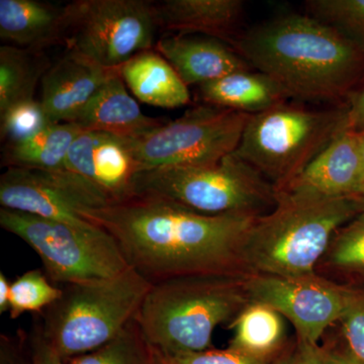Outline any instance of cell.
<instances>
[{"label":"cell","instance_id":"cell-3","mask_svg":"<svg viewBox=\"0 0 364 364\" xmlns=\"http://www.w3.org/2000/svg\"><path fill=\"white\" fill-rule=\"evenodd\" d=\"M364 212L360 196L344 198L277 191L272 210L259 215L241 251L244 272L280 277L315 274L337 232Z\"/></svg>","mask_w":364,"mask_h":364},{"label":"cell","instance_id":"cell-34","mask_svg":"<svg viewBox=\"0 0 364 364\" xmlns=\"http://www.w3.org/2000/svg\"><path fill=\"white\" fill-rule=\"evenodd\" d=\"M294 364H325L324 349L321 348L318 344L298 342Z\"/></svg>","mask_w":364,"mask_h":364},{"label":"cell","instance_id":"cell-39","mask_svg":"<svg viewBox=\"0 0 364 364\" xmlns=\"http://www.w3.org/2000/svg\"><path fill=\"white\" fill-rule=\"evenodd\" d=\"M361 139V158H363V176H361L360 186H359V196L364 193V131L359 132Z\"/></svg>","mask_w":364,"mask_h":364},{"label":"cell","instance_id":"cell-19","mask_svg":"<svg viewBox=\"0 0 364 364\" xmlns=\"http://www.w3.org/2000/svg\"><path fill=\"white\" fill-rule=\"evenodd\" d=\"M65 6L38 0H0V38L6 45L44 51L63 45Z\"/></svg>","mask_w":364,"mask_h":364},{"label":"cell","instance_id":"cell-30","mask_svg":"<svg viewBox=\"0 0 364 364\" xmlns=\"http://www.w3.org/2000/svg\"><path fill=\"white\" fill-rule=\"evenodd\" d=\"M161 354V353H160ZM162 364H272L275 359L254 358L236 349L210 348L177 355H163Z\"/></svg>","mask_w":364,"mask_h":364},{"label":"cell","instance_id":"cell-11","mask_svg":"<svg viewBox=\"0 0 364 364\" xmlns=\"http://www.w3.org/2000/svg\"><path fill=\"white\" fill-rule=\"evenodd\" d=\"M250 303L274 309L293 324L299 343L318 344L326 330L342 316L352 291L315 274L280 277L250 273L244 277Z\"/></svg>","mask_w":364,"mask_h":364},{"label":"cell","instance_id":"cell-25","mask_svg":"<svg viewBox=\"0 0 364 364\" xmlns=\"http://www.w3.org/2000/svg\"><path fill=\"white\" fill-rule=\"evenodd\" d=\"M65 364H162V359L160 352L145 338L134 318L109 343L69 359Z\"/></svg>","mask_w":364,"mask_h":364},{"label":"cell","instance_id":"cell-16","mask_svg":"<svg viewBox=\"0 0 364 364\" xmlns=\"http://www.w3.org/2000/svg\"><path fill=\"white\" fill-rule=\"evenodd\" d=\"M155 50L173 67L186 85H202L250 70V65L224 41L205 36L164 35Z\"/></svg>","mask_w":364,"mask_h":364},{"label":"cell","instance_id":"cell-2","mask_svg":"<svg viewBox=\"0 0 364 364\" xmlns=\"http://www.w3.org/2000/svg\"><path fill=\"white\" fill-rule=\"evenodd\" d=\"M230 44L249 65L298 100L341 97L364 64L363 50L310 14L277 16L237 36Z\"/></svg>","mask_w":364,"mask_h":364},{"label":"cell","instance_id":"cell-32","mask_svg":"<svg viewBox=\"0 0 364 364\" xmlns=\"http://www.w3.org/2000/svg\"><path fill=\"white\" fill-rule=\"evenodd\" d=\"M30 364H65V361L53 350L37 331V334L33 338Z\"/></svg>","mask_w":364,"mask_h":364},{"label":"cell","instance_id":"cell-23","mask_svg":"<svg viewBox=\"0 0 364 364\" xmlns=\"http://www.w3.org/2000/svg\"><path fill=\"white\" fill-rule=\"evenodd\" d=\"M284 320L270 306L249 303L231 323L234 333L229 347L254 358L275 359L284 350Z\"/></svg>","mask_w":364,"mask_h":364},{"label":"cell","instance_id":"cell-27","mask_svg":"<svg viewBox=\"0 0 364 364\" xmlns=\"http://www.w3.org/2000/svg\"><path fill=\"white\" fill-rule=\"evenodd\" d=\"M309 14L327 23L364 52V0H309Z\"/></svg>","mask_w":364,"mask_h":364},{"label":"cell","instance_id":"cell-7","mask_svg":"<svg viewBox=\"0 0 364 364\" xmlns=\"http://www.w3.org/2000/svg\"><path fill=\"white\" fill-rule=\"evenodd\" d=\"M344 128L346 107L315 111L284 102L249 116L233 154L279 191Z\"/></svg>","mask_w":364,"mask_h":364},{"label":"cell","instance_id":"cell-6","mask_svg":"<svg viewBox=\"0 0 364 364\" xmlns=\"http://www.w3.org/2000/svg\"><path fill=\"white\" fill-rule=\"evenodd\" d=\"M134 196L205 215H262L277 202L274 186L233 153L215 164L140 170Z\"/></svg>","mask_w":364,"mask_h":364},{"label":"cell","instance_id":"cell-31","mask_svg":"<svg viewBox=\"0 0 364 364\" xmlns=\"http://www.w3.org/2000/svg\"><path fill=\"white\" fill-rule=\"evenodd\" d=\"M348 351L364 364V294L352 291L340 320Z\"/></svg>","mask_w":364,"mask_h":364},{"label":"cell","instance_id":"cell-13","mask_svg":"<svg viewBox=\"0 0 364 364\" xmlns=\"http://www.w3.org/2000/svg\"><path fill=\"white\" fill-rule=\"evenodd\" d=\"M65 167L109 205L133 198L134 181L141 170L124 139L95 131H83L74 141Z\"/></svg>","mask_w":364,"mask_h":364},{"label":"cell","instance_id":"cell-21","mask_svg":"<svg viewBox=\"0 0 364 364\" xmlns=\"http://www.w3.org/2000/svg\"><path fill=\"white\" fill-rule=\"evenodd\" d=\"M198 87L205 105L250 116L284 104L289 98L279 83L259 71L237 72Z\"/></svg>","mask_w":364,"mask_h":364},{"label":"cell","instance_id":"cell-40","mask_svg":"<svg viewBox=\"0 0 364 364\" xmlns=\"http://www.w3.org/2000/svg\"><path fill=\"white\" fill-rule=\"evenodd\" d=\"M361 196V198H363V205H364V193L363 196Z\"/></svg>","mask_w":364,"mask_h":364},{"label":"cell","instance_id":"cell-37","mask_svg":"<svg viewBox=\"0 0 364 364\" xmlns=\"http://www.w3.org/2000/svg\"><path fill=\"white\" fill-rule=\"evenodd\" d=\"M11 282L4 272L0 273V313L9 312Z\"/></svg>","mask_w":364,"mask_h":364},{"label":"cell","instance_id":"cell-1","mask_svg":"<svg viewBox=\"0 0 364 364\" xmlns=\"http://www.w3.org/2000/svg\"><path fill=\"white\" fill-rule=\"evenodd\" d=\"M79 214L116 239L129 265L152 284L188 275H244L241 251L259 215H205L134 198Z\"/></svg>","mask_w":364,"mask_h":364},{"label":"cell","instance_id":"cell-33","mask_svg":"<svg viewBox=\"0 0 364 364\" xmlns=\"http://www.w3.org/2000/svg\"><path fill=\"white\" fill-rule=\"evenodd\" d=\"M346 128L356 132L364 131V87L352 95L346 107Z\"/></svg>","mask_w":364,"mask_h":364},{"label":"cell","instance_id":"cell-15","mask_svg":"<svg viewBox=\"0 0 364 364\" xmlns=\"http://www.w3.org/2000/svg\"><path fill=\"white\" fill-rule=\"evenodd\" d=\"M361 176L360 133L344 128L282 191H299L325 198L359 196Z\"/></svg>","mask_w":364,"mask_h":364},{"label":"cell","instance_id":"cell-17","mask_svg":"<svg viewBox=\"0 0 364 364\" xmlns=\"http://www.w3.org/2000/svg\"><path fill=\"white\" fill-rule=\"evenodd\" d=\"M159 30L166 35L205 36L231 43L244 13L241 0H165L156 4Z\"/></svg>","mask_w":364,"mask_h":364},{"label":"cell","instance_id":"cell-26","mask_svg":"<svg viewBox=\"0 0 364 364\" xmlns=\"http://www.w3.org/2000/svg\"><path fill=\"white\" fill-rule=\"evenodd\" d=\"M62 294L63 289L54 286L42 270H28L11 282L9 317L18 318L25 313H44Z\"/></svg>","mask_w":364,"mask_h":364},{"label":"cell","instance_id":"cell-20","mask_svg":"<svg viewBox=\"0 0 364 364\" xmlns=\"http://www.w3.org/2000/svg\"><path fill=\"white\" fill-rule=\"evenodd\" d=\"M119 74L124 85L144 104L176 109L188 105L191 100L188 86L155 49L132 57L119 67Z\"/></svg>","mask_w":364,"mask_h":364},{"label":"cell","instance_id":"cell-4","mask_svg":"<svg viewBox=\"0 0 364 364\" xmlns=\"http://www.w3.org/2000/svg\"><path fill=\"white\" fill-rule=\"evenodd\" d=\"M244 275H188L155 282L136 321L163 355L213 348L220 325L233 322L250 303Z\"/></svg>","mask_w":364,"mask_h":364},{"label":"cell","instance_id":"cell-36","mask_svg":"<svg viewBox=\"0 0 364 364\" xmlns=\"http://www.w3.org/2000/svg\"><path fill=\"white\" fill-rule=\"evenodd\" d=\"M324 363L325 364H363L348 350H325V349Z\"/></svg>","mask_w":364,"mask_h":364},{"label":"cell","instance_id":"cell-8","mask_svg":"<svg viewBox=\"0 0 364 364\" xmlns=\"http://www.w3.org/2000/svg\"><path fill=\"white\" fill-rule=\"evenodd\" d=\"M0 226L40 256L55 284L111 279L130 267L116 239L92 223L68 224L1 208Z\"/></svg>","mask_w":364,"mask_h":364},{"label":"cell","instance_id":"cell-5","mask_svg":"<svg viewBox=\"0 0 364 364\" xmlns=\"http://www.w3.org/2000/svg\"><path fill=\"white\" fill-rule=\"evenodd\" d=\"M152 286L131 267L111 279L63 286L38 332L64 361L95 350L121 334Z\"/></svg>","mask_w":364,"mask_h":364},{"label":"cell","instance_id":"cell-24","mask_svg":"<svg viewBox=\"0 0 364 364\" xmlns=\"http://www.w3.org/2000/svg\"><path fill=\"white\" fill-rule=\"evenodd\" d=\"M52 66L44 51L11 45L0 47V114L18 102L33 100L39 82Z\"/></svg>","mask_w":364,"mask_h":364},{"label":"cell","instance_id":"cell-22","mask_svg":"<svg viewBox=\"0 0 364 364\" xmlns=\"http://www.w3.org/2000/svg\"><path fill=\"white\" fill-rule=\"evenodd\" d=\"M83 131L74 123L52 124L23 140L6 143L2 165L43 171L63 169L74 141Z\"/></svg>","mask_w":364,"mask_h":364},{"label":"cell","instance_id":"cell-9","mask_svg":"<svg viewBox=\"0 0 364 364\" xmlns=\"http://www.w3.org/2000/svg\"><path fill=\"white\" fill-rule=\"evenodd\" d=\"M63 45L98 65L119 69L132 57L154 49L155 2L76 0L65 6Z\"/></svg>","mask_w":364,"mask_h":364},{"label":"cell","instance_id":"cell-38","mask_svg":"<svg viewBox=\"0 0 364 364\" xmlns=\"http://www.w3.org/2000/svg\"><path fill=\"white\" fill-rule=\"evenodd\" d=\"M294 358L296 350L294 351L291 348L284 349L272 364H294Z\"/></svg>","mask_w":364,"mask_h":364},{"label":"cell","instance_id":"cell-14","mask_svg":"<svg viewBox=\"0 0 364 364\" xmlns=\"http://www.w3.org/2000/svg\"><path fill=\"white\" fill-rule=\"evenodd\" d=\"M119 69L105 68L66 50L41 82L40 102L52 123H74L91 97Z\"/></svg>","mask_w":364,"mask_h":364},{"label":"cell","instance_id":"cell-29","mask_svg":"<svg viewBox=\"0 0 364 364\" xmlns=\"http://www.w3.org/2000/svg\"><path fill=\"white\" fill-rule=\"evenodd\" d=\"M40 100L18 102L0 114L1 140L16 142L42 131L52 124Z\"/></svg>","mask_w":364,"mask_h":364},{"label":"cell","instance_id":"cell-10","mask_svg":"<svg viewBox=\"0 0 364 364\" xmlns=\"http://www.w3.org/2000/svg\"><path fill=\"white\" fill-rule=\"evenodd\" d=\"M249 116L205 104L143 136L124 140L141 170L215 164L238 147Z\"/></svg>","mask_w":364,"mask_h":364},{"label":"cell","instance_id":"cell-35","mask_svg":"<svg viewBox=\"0 0 364 364\" xmlns=\"http://www.w3.org/2000/svg\"><path fill=\"white\" fill-rule=\"evenodd\" d=\"M0 364H23L14 340L4 335L0 338Z\"/></svg>","mask_w":364,"mask_h":364},{"label":"cell","instance_id":"cell-28","mask_svg":"<svg viewBox=\"0 0 364 364\" xmlns=\"http://www.w3.org/2000/svg\"><path fill=\"white\" fill-rule=\"evenodd\" d=\"M327 252L333 267L364 272V212L337 232Z\"/></svg>","mask_w":364,"mask_h":364},{"label":"cell","instance_id":"cell-18","mask_svg":"<svg viewBox=\"0 0 364 364\" xmlns=\"http://www.w3.org/2000/svg\"><path fill=\"white\" fill-rule=\"evenodd\" d=\"M74 124L85 131L102 132L131 140L164 123L143 114L126 90L119 69L91 97Z\"/></svg>","mask_w":364,"mask_h":364},{"label":"cell","instance_id":"cell-12","mask_svg":"<svg viewBox=\"0 0 364 364\" xmlns=\"http://www.w3.org/2000/svg\"><path fill=\"white\" fill-rule=\"evenodd\" d=\"M0 203L9 210L73 225L90 224L80 210L109 205L66 167L56 171L7 168L0 177Z\"/></svg>","mask_w":364,"mask_h":364}]
</instances>
